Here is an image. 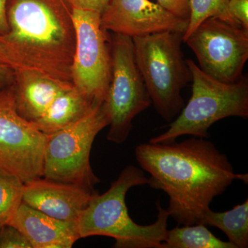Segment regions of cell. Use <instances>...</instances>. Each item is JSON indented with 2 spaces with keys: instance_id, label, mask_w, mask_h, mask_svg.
<instances>
[{
  "instance_id": "obj_9",
  "label": "cell",
  "mask_w": 248,
  "mask_h": 248,
  "mask_svg": "<svg viewBox=\"0 0 248 248\" xmlns=\"http://www.w3.org/2000/svg\"><path fill=\"white\" fill-rule=\"evenodd\" d=\"M47 135L19 115L13 84L0 89V167L24 183L43 177Z\"/></svg>"
},
{
  "instance_id": "obj_19",
  "label": "cell",
  "mask_w": 248,
  "mask_h": 248,
  "mask_svg": "<svg viewBox=\"0 0 248 248\" xmlns=\"http://www.w3.org/2000/svg\"><path fill=\"white\" fill-rule=\"evenodd\" d=\"M230 0H190V14L187 29L183 35L186 40L203 21L217 17L232 25L240 27L228 11Z\"/></svg>"
},
{
  "instance_id": "obj_4",
  "label": "cell",
  "mask_w": 248,
  "mask_h": 248,
  "mask_svg": "<svg viewBox=\"0 0 248 248\" xmlns=\"http://www.w3.org/2000/svg\"><path fill=\"white\" fill-rule=\"evenodd\" d=\"M183 35L167 31L132 38L135 61L152 104L168 122L174 120L185 106L182 91L192 81L183 55Z\"/></svg>"
},
{
  "instance_id": "obj_22",
  "label": "cell",
  "mask_w": 248,
  "mask_h": 248,
  "mask_svg": "<svg viewBox=\"0 0 248 248\" xmlns=\"http://www.w3.org/2000/svg\"><path fill=\"white\" fill-rule=\"evenodd\" d=\"M228 11L240 27L248 29V0H230Z\"/></svg>"
},
{
  "instance_id": "obj_6",
  "label": "cell",
  "mask_w": 248,
  "mask_h": 248,
  "mask_svg": "<svg viewBox=\"0 0 248 248\" xmlns=\"http://www.w3.org/2000/svg\"><path fill=\"white\" fill-rule=\"evenodd\" d=\"M109 124L104 102H96L76 123L47 135L43 177L81 186L94 193V186L100 180L91 167V149L94 139Z\"/></svg>"
},
{
  "instance_id": "obj_15",
  "label": "cell",
  "mask_w": 248,
  "mask_h": 248,
  "mask_svg": "<svg viewBox=\"0 0 248 248\" xmlns=\"http://www.w3.org/2000/svg\"><path fill=\"white\" fill-rule=\"evenodd\" d=\"M94 103L72 86L60 93L45 113L32 123L42 133L50 135L81 120Z\"/></svg>"
},
{
  "instance_id": "obj_7",
  "label": "cell",
  "mask_w": 248,
  "mask_h": 248,
  "mask_svg": "<svg viewBox=\"0 0 248 248\" xmlns=\"http://www.w3.org/2000/svg\"><path fill=\"white\" fill-rule=\"evenodd\" d=\"M110 46L111 78L104 106L110 121L107 140L120 144L130 135L134 119L152 102L135 61L132 37L114 33Z\"/></svg>"
},
{
  "instance_id": "obj_18",
  "label": "cell",
  "mask_w": 248,
  "mask_h": 248,
  "mask_svg": "<svg viewBox=\"0 0 248 248\" xmlns=\"http://www.w3.org/2000/svg\"><path fill=\"white\" fill-rule=\"evenodd\" d=\"M25 183L0 167V228L9 225L23 202Z\"/></svg>"
},
{
  "instance_id": "obj_17",
  "label": "cell",
  "mask_w": 248,
  "mask_h": 248,
  "mask_svg": "<svg viewBox=\"0 0 248 248\" xmlns=\"http://www.w3.org/2000/svg\"><path fill=\"white\" fill-rule=\"evenodd\" d=\"M162 248H235L216 237L207 226L198 223L168 230Z\"/></svg>"
},
{
  "instance_id": "obj_23",
  "label": "cell",
  "mask_w": 248,
  "mask_h": 248,
  "mask_svg": "<svg viewBox=\"0 0 248 248\" xmlns=\"http://www.w3.org/2000/svg\"><path fill=\"white\" fill-rule=\"evenodd\" d=\"M72 9L90 10L102 13L109 0H64Z\"/></svg>"
},
{
  "instance_id": "obj_16",
  "label": "cell",
  "mask_w": 248,
  "mask_h": 248,
  "mask_svg": "<svg viewBox=\"0 0 248 248\" xmlns=\"http://www.w3.org/2000/svg\"><path fill=\"white\" fill-rule=\"evenodd\" d=\"M202 224L213 226L223 232L235 248L248 247V200L223 213L209 209Z\"/></svg>"
},
{
  "instance_id": "obj_1",
  "label": "cell",
  "mask_w": 248,
  "mask_h": 248,
  "mask_svg": "<svg viewBox=\"0 0 248 248\" xmlns=\"http://www.w3.org/2000/svg\"><path fill=\"white\" fill-rule=\"evenodd\" d=\"M135 155L149 174L148 185L169 196L166 210L179 226L202 223L215 197L234 180L248 182V174L235 173L227 155L205 138L142 143Z\"/></svg>"
},
{
  "instance_id": "obj_12",
  "label": "cell",
  "mask_w": 248,
  "mask_h": 248,
  "mask_svg": "<svg viewBox=\"0 0 248 248\" xmlns=\"http://www.w3.org/2000/svg\"><path fill=\"white\" fill-rule=\"evenodd\" d=\"M94 194L81 186L39 177L26 183L23 203L57 219L76 223Z\"/></svg>"
},
{
  "instance_id": "obj_2",
  "label": "cell",
  "mask_w": 248,
  "mask_h": 248,
  "mask_svg": "<svg viewBox=\"0 0 248 248\" xmlns=\"http://www.w3.org/2000/svg\"><path fill=\"white\" fill-rule=\"evenodd\" d=\"M72 8L64 0H8L9 31L0 42L24 68L73 84L76 49Z\"/></svg>"
},
{
  "instance_id": "obj_3",
  "label": "cell",
  "mask_w": 248,
  "mask_h": 248,
  "mask_svg": "<svg viewBox=\"0 0 248 248\" xmlns=\"http://www.w3.org/2000/svg\"><path fill=\"white\" fill-rule=\"evenodd\" d=\"M148 184L143 170L128 166L110 188L102 195L94 194L80 213L76 225L80 239L105 236L115 240L114 248H162L168 231L169 212L156 202L157 218L153 224L141 226L128 213L125 196L131 187Z\"/></svg>"
},
{
  "instance_id": "obj_10",
  "label": "cell",
  "mask_w": 248,
  "mask_h": 248,
  "mask_svg": "<svg viewBox=\"0 0 248 248\" xmlns=\"http://www.w3.org/2000/svg\"><path fill=\"white\" fill-rule=\"evenodd\" d=\"M184 42L192 49L205 74L226 83L235 82L243 76L248 59V29L210 17Z\"/></svg>"
},
{
  "instance_id": "obj_26",
  "label": "cell",
  "mask_w": 248,
  "mask_h": 248,
  "mask_svg": "<svg viewBox=\"0 0 248 248\" xmlns=\"http://www.w3.org/2000/svg\"><path fill=\"white\" fill-rule=\"evenodd\" d=\"M8 0H0V36L4 35L9 31L6 7Z\"/></svg>"
},
{
  "instance_id": "obj_25",
  "label": "cell",
  "mask_w": 248,
  "mask_h": 248,
  "mask_svg": "<svg viewBox=\"0 0 248 248\" xmlns=\"http://www.w3.org/2000/svg\"><path fill=\"white\" fill-rule=\"evenodd\" d=\"M15 71L16 70L12 67L0 63V89L14 84Z\"/></svg>"
},
{
  "instance_id": "obj_8",
  "label": "cell",
  "mask_w": 248,
  "mask_h": 248,
  "mask_svg": "<svg viewBox=\"0 0 248 248\" xmlns=\"http://www.w3.org/2000/svg\"><path fill=\"white\" fill-rule=\"evenodd\" d=\"M100 13L72 9L76 49L71 66L73 86L93 102H104L111 78L110 39L101 25Z\"/></svg>"
},
{
  "instance_id": "obj_11",
  "label": "cell",
  "mask_w": 248,
  "mask_h": 248,
  "mask_svg": "<svg viewBox=\"0 0 248 248\" xmlns=\"http://www.w3.org/2000/svg\"><path fill=\"white\" fill-rule=\"evenodd\" d=\"M100 19L104 31L132 38L167 31L184 33L188 24L150 0H109Z\"/></svg>"
},
{
  "instance_id": "obj_14",
  "label": "cell",
  "mask_w": 248,
  "mask_h": 248,
  "mask_svg": "<svg viewBox=\"0 0 248 248\" xmlns=\"http://www.w3.org/2000/svg\"><path fill=\"white\" fill-rule=\"evenodd\" d=\"M72 86L33 68L16 70L13 87L17 112L26 120L35 122L60 93Z\"/></svg>"
},
{
  "instance_id": "obj_5",
  "label": "cell",
  "mask_w": 248,
  "mask_h": 248,
  "mask_svg": "<svg viewBox=\"0 0 248 248\" xmlns=\"http://www.w3.org/2000/svg\"><path fill=\"white\" fill-rule=\"evenodd\" d=\"M192 73V95L164 133L151 143L169 144L184 135L208 138V130L218 121L231 117L248 118V79L243 76L232 83L205 74L192 60H186Z\"/></svg>"
},
{
  "instance_id": "obj_20",
  "label": "cell",
  "mask_w": 248,
  "mask_h": 248,
  "mask_svg": "<svg viewBox=\"0 0 248 248\" xmlns=\"http://www.w3.org/2000/svg\"><path fill=\"white\" fill-rule=\"evenodd\" d=\"M0 248H32V246L16 227L6 225L0 228Z\"/></svg>"
},
{
  "instance_id": "obj_21",
  "label": "cell",
  "mask_w": 248,
  "mask_h": 248,
  "mask_svg": "<svg viewBox=\"0 0 248 248\" xmlns=\"http://www.w3.org/2000/svg\"><path fill=\"white\" fill-rule=\"evenodd\" d=\"M161 7L179 19L189 20L190 0H156Z\"/></svg>"
},
{
  "instance_id": "obj_13",
  "label": "cell",
  "mask_w": 248,
  "mask_h": 248,
  "mask_svg": "<svg viewBox=\"0 0 248 248\" xmlns=\"http://www.w3.org/2000/svg\"><path fill=\"white\" fill-rule=\"evenodd\" d=\"M9 225L19 230L32 248H71L80 239L75 222L57 219L23 202Z\"/></svg>"
},
{
  "instance_id": "obj_24",
  "label": "cell",
  "mask_w": 248,
  "mask_h": 248,
  "mask_svg": "<svg viewBox=\"0 0 248 248\" xmlns=\"http://www.w3.org/2000/svg\"><path fill=\"white\" fill-rule=\"evenodd\" d=\"M0 63L12 67L15 70L24 68L1 42H0Z\"/></svg>"
}]
</instances>
